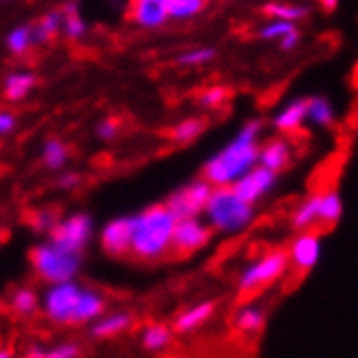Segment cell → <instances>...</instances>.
<instances>
[{
  "instance_id": "cell-1",
  "label": "cell",
  "mask_w": 358,
  "mask_h": 358,
  "mask_svg": "<svg viewBox=\"0 0 358 358\" xmlns=\"http://www.w3.org/2000/svg\"><path fill=\"white\" fill-rule=\"evenodd\" d=\"M259 133L261 122L245 124L224 150H220L215 157H210L204 163V178L215 187H224L237 182L252 167H257L261 155Z\"/></svg>"
},
{
  "instance_id": "cell-2",
  "label": "cell",
  "mask_w": 358,
  "mask_h": 358,
  "mask_svg": "<svg viewBox=\"0 0 358 358\" xmlns=\"http://www.w3.org/2000/svg\"><path fill=\"white\" fill-rule=\"evenodd\" d=\"M133 255L139 259H159L172 248L174 228L178 217L170 210V206H152L143 213L133 217Z\"/></svg>"
},
{
  "instance_id": "cell-3",
  "label": "cell",
  "mask_w": 358,
  "mask_h": 358,
  "mask_svg": "<svg viewBox=\"0 0 358 358\" xmlns=\"http://www.w3.org/2000/svg\"><path fill=\"white\" fill-rule=\"evenodd\" d=\"M206 222L220 233H239L255 220V204L243 200L233 185L215 187L204 208Z\"/></svg>"
},
{
  "instance_id": "cell-4",
  "label": "cell",
  "mask_w": 358,
  "mask_h": 358,
  "mask_svg": "<svg viewBox=\"0 0 358 358\" xmlns=\"http://www.w3.org/2000/svg\"><path fill=\"white\" fill-rule=\"evenodd\" d=\"M31 263L39 278L46 282H66L72 280L80 269V252H72L55 241H48L31 250Z\"/></svg>"
},
{
  "instance_id": "cell-5",
  "label": "cell",
  "mask_w": 358,
  "mask_h": 358,
  "mask_svg": "<svg viewBox=\"0 0 358 358\" xmlns=\"http://www.w3.org/2000/svg\"><path fill=\"white\" fill-rule=\"evenodd\" d=\"M291 263L289 252L285 250H271L265 257H261L257 263H252L239 278V291L241 293H255L271 282H276L287 271Z\"/></svg>"
},
{
  "instance_id": "cell-6",
  "label": "cell",
  "mask_w": 358,
  "mask_h": 358,
  "mask_svg": "<svg viewBox=\"0 0 358 358\" xmlns=\"http://www.w3.org/2000/svg\"><path fill=\"white\" fill-rule=\"evenodd\" d=\"M83 287L72 280L55 282L44 296V313L55 324H74V313L83 296Z\"/></svg>"
},
{
  "instance_id": "cell-7",
  "label": "cell",
  "mask_w": 358,
  "mask_h": 358,
  "mask_svg": "<svg viewBox=\"0 0 358 358\" xmlns=\"http://www.w3.org/2000/svg\"><path fill=\"white\" fill-rule=\"evenodd\" d=\"M215 185L208 182L206 178L202 180H194L185 185L178 192H174L170 198H167V206H170L172 213L178 217V220H185V217H198L200 213H204V208L208 204V198L213 194Z\"/></svg>"
},
{
  "instance_id": "cell-8",
  "label": "cell",
  "mask_w": 358,
  "mask_h": 358,
  "mask_svg": "<svg viewBox=\"0 0 358 358\" xmlns=\"http://www.w3.org/2000/svg\"><path fill=\"white\" fill-rule=\"evenodd\" d=\"M94 235V222L90 215L85 213H74L66 220H61L52 226L50 230V241H55L57 245L72 250V252H80L85 250L90 239Z\"/></svg>"
},
{
  "instance_id": "cell-9",
  "label": "cell",
  "mask_w": 358,
  "mask_h": 358,
  "mask_svg": "<svg viewBox=\"0 0 358 358\" xmlns=\"http://www.w3.org/2000/svg\"><path fill=\"white\" fill-rule=\"evenodd\" d=\"M210 224L200 222L198 217L178 220L172 237V250L176 255H192L196 250H202L210 241Z\"/></svg>"
},
{
  "instance_id": "cell-10",
  "label": "cell",
  "mask_w": 358,
  "mask_h": 358,
  "mask_svg": "<svg viewBox=\"0 0 358 358\" xmlns=\"http://www.w3.org/2000/svg\"><path fill=\"white\" fill-rule=\"evenodd\" d=\"M276 176H278V172H273V170H269V167L259 163L257 167H252L248 174H243L237 182H233V189L243 200L257 204L261 198H265L273 189V185H276Z\"/></svg>"
},
{
  "instance_id": "cell-11",
  "label": "cell",
  "mask_w": 358,
  "mask_h": 358,
  "mask_svg": "<svg viewBox=\"0 0 358 358\" xmlns=\"http://www.w3.org/2000/svg\"><path fill=\"white\" fill-rule=\"evenodd\" d=\"M133 230H135L133 217H117L109 222L100 235L102 250L111 257L129 255V252H133Z\"/></svg>"
},
{
  "instance_id": "cell-12",
  "label": "cell",
  "mask_w": 358,
  "mask_h": 358,
  "mask_svg": "<svg viewBox=\"0 0 358 358\" xmlns=\"http://www.w3.org/2000/svg\"><path fill=\"white\" fill-rule=\"evenodd\" d=\"M320 255H322V241H320V235L315 233H304L300 237L293 239L291 243V250H289V257H291V265L296 267L298 271H310L315 265L320 261Z\"/></svg>"
},
{
  "instance_id": "cell-13",
  "label": "cell",
  "mask_w": 358,
  "mask_h": 358,
  "mask_svg": "<svg viewBox=\"0 0 358 358\" xmlns=\"http://www.w3.org/2000/svg\"><path fill=\"white\" fill-rule=\"evenodd\" d=\"M129 17L143 29H159L167 22L170 11L165 0H131Z\"/></svg>"
},
{
  "instance_id": "cell-14",
  "label": "cell",
  "mask_w": 358,
  "mask_h": 358,
  "mask_svg": "<svg viewBox=\"0 0 358 358\" xmlns=\"http://www.w3.org/2000/svg\"><path fill=\"white\" fill-rule=\"evenodd\" d=\"M306 117H308V100H293L273 117V126L282 133H289V131H296L298 126H302Z\"/></svg>"
},
{
  "instance_id": "cell-15",
  "label": "cell",
  "mask_w": 358,
  "mask_h": 358,
  "mask_svg": "<svg viewBox=\"0 0 358 358\" xmlns=\"http://www.w3.org/2000/svg\"><path fill=\"white\" fill-rule=\"evenodd\" d=\"M289 159H291V148L289 143L282 141V139H276V141H269L261 148V155H259V163L269 167L273 172H280L289 165Z\"/></svg>"
},
{
  "instance_id": "cell-16",
  "label": "cell",
  "mask_w": 358,
  "mask_h": 358,
  "mask_svg": "<svg viewBox=\"0 0 358 358\" xmlns=\"http://www.w3.org/2000/svg\"><path fill=\"white\" fill-rule=\"evenodd\" d=\"M291 224L298 230H308L315 224H322V194L310 196L308 200H304L296 208V213H293Z\"/></svg>"
},
{
  "instance_id": "cell-17",
  "label": "cell",
  "mask_w": 358,
  "mask_h": 358,
  "mask_svg": "<svg viewBox=\"0 0 358 358\" xmlns=\"http://www.w3.org/2000/svg\"><path fill=\"white\" fill-rule=\"evenodd\" d=\"M213 310H215L213 302H200V304H196L192 308H187L180 315V317L176 320V330L178 332H192V330H196L198 326H202L210 317V315H213Z\"/></svg>"
},
{
  "instance_id": "cell-18",
  "label": "cell",
  "mask_w": 358,
  "mask_h": 358,
  "mask_svg": "<svg viewBox=\"0 0 358 358\" xmlns=\"http://www.w3.org/2000/svg\"><path fill=\"white\" fill-rule=\"evenodd\" d=\"M35 87V76L31 72H13L5 78V96L11 102L24 100Z\"/></svg>"
},
{
  "instance_id": "cell-19",
  "label": "cell",
  "mask_w": 358,
  "mask_h": 358,
  "mask_svg": "<svg viewBox=\"0 0 358 358\" xmlns=\"http://www.w3.org/2000/svg\"><path fill=\"white\" fill-rule=\"evenodd\" d=\"M102 310H104V302H102V298H100V293L85 289V291H83L80 300H78L76 313H74V324L92 322V320L98 317V315H100Z\"/></svg>"
},
{
  "instance_id": "cell-20",
  "label": "cell",
  "mask_w": 358,
  "mask_h": 358,
  "mask_svg": "<svg viewBox=\"0 0 358 358\" xmlns=\"http://www.w3.org/2000/svg\"><path fill=\"white\" fill-rule=\"evenodd\" d=\"M129 326H131V315L115 313V315H109V317H102L100 322H96L94 328H92V334L100 336V339H107V336L120 334L122 330H126Z\"/></svg>"
},
{
  "instance_id": "cell-21",
  "label": "cell",
  "mask_w": 358,
  "mask_h": 358,
  "mask_svg": "<svg viewBox=\"0 0 358 358\" xmlns=\"http://www.w3.org/2000/svg\"><path fill=\"white\" fill-rule=\"evenodd\" d=\"M33 44H35V31H33V27H27V24L15 27L7 35V48H9L11 55H17V57L24 55Z\"/></svg>"
},
{
  "instance_id": "cell-22",
  "label": "cell",
  "mask_w": 358,
  "mask_h": 358,
  "mask_svg": "<svg viewBox=\"0 0 358 358\" xmlns=\"http://www.w3.org/2000/svg\"><path fill=\"white\" fill-rule=\"evenodd\" d=\"M63 33H66L68 39H80V37H85V33H87L85 20L80 17L78 7L74 3L63 7Z\"/></svg>"
},
{
  "instance_id": "cell-23",
  "label": "cell",
  "mask_w": 358,
  "mask_h": 358,
  "mask_svg": "<svg viewBox=\"0 0 358 358\" xmlns=\"http://www.w3.org/2000/svg\"><path fill=\"white\" fill-rule=\"evenodd\" d=\"M61 27H63V13H59V11L46 13L33 27V31H35V44H44V41L52 39L61 31Z\"/></svg>"
},
{
  "instance_id": "cell-24",
  "label": "cell",
  "mask_w": 358,
  "mask_h": 358,
  "mask_svg": "<svg viewBox=\"0 0 358 358\" xmlns=\"http://www.w3.org/2000/svg\"><path fill=\"white\" fill-rule=\"evenodd\" d=\"M165 3L174 20H189L206 9V0H165Z\"/></svg>"
},
{
  "instance_id": "cell-25",
  "label": "cell",
  "mask_w": 358,
  "mask_h": 358,
  "mask_svg": "<svg viewBox=\"0 0 358 358\" xmlns=\"http://www.w3.org/2000/svg\"><path fill=\"white\" fill-rule=\"evenodd\" d=\"M263 324H265V315L257 306L241 308L235 317V328H239L241 332H259L263 328Z\"/></svg>"
},
{
  "instance_id": "cell-26",
  "label": "cell",
  "mask_w": 358,
  "mask_h": 358,
  "mask_svg": "<svg viewBox=\"0 0 358 358\" xmlns=\"http://www.w3.org/2000/svg\"><path fill=\"white\" fill-rule=\"evenodd\" d=\"M308 120L315 126H330L334 122L332 104L326 98H308Z\"/></svg>"
},
{
  "instance_id": "cell-27",
  "label": "cell",
  "mask_w": 358,
  "mask_h": 358,
  "mask_svg": "<svg viewBox=\"0 0 358 358\" xmlns=\"http://www.w3.org/2000/svg\"><path fill=\"white\" fill-rule=\"evenodd\" d=\"M343 215V202L336 192L322 194V224L332 226L341 220Z\"/></svg>"
},
{
  "instance_id": "cell-28",
  "label": "cell",
  "mask_w": 358,
  "mask_h": 358,
  "mask_svg": "<svg viewBox=\"0 0 358 358\" xmlns=\"http://www.w3.org/2000/svg\"><path fill=\"white\" fill-rule=\"evenodd\" d=\"M206 129L204 120H198V117H189V120H182L176 129L172 131V139L176 143H189L194 141L202 131Z\"/></svg>"
},
{
  "instance_id": "cell-29",
  "label": "cell",
  "mask_w": 358,
  "mask_h": 358,
  "mask_svg": "<svg viewBox=\"0 0 358 358\" xmlns=\"http://www.w3.org/2000/svg\"><path fill=\"white\" fill-rule=\"evenodd\" d=\"M170 339H172L170 330H167L165 326L155 324V326H148V328H145L141 343H143V348H145V350L159 352V350H163L167 343H170Z\"/></svg>"
},
{
  "instance_id": "cell-30",
  "label": "cell",
  "mask_w": 358,
  "mask_h": 358,
  "mask_svg": "<svg viewBox=\"0 0 358 358\" xmlns=\"http://www.w3.org/2000/svg\"><path fill=\"white\" fill-rule=\"evenodd\" d=\"M269 17H276V20H289V22H298L302 20L308 9L306 7H298V5H285V3H271V5H265L263 9Z\"/></svg>"
},
{
  "instance_id": "cell-31",
  "label": "cell",
  "mask_w": 358,
  "mask_h": 358,
  "mask_svg": "<svg viewBox=\"0 0 358 358\" xmlns=\"http://www.w3.org/2000/svg\"><path fill=\"white\" fill-rule=\"evenodd\" d=\"M68 161V148L63 145L59 139H50L46 145H44V163L50 170H59L63 167Z\"/></svg>"
},
{
  "instance_id": "cell-32",
  "label": "cell",
  "mask_w": 358,
  "mask_h": 358,
  "mask_svg": "<svg viewBox=\"0 0 358 358\" xmlns=\"http://www.w3.org/2000/svg\"><path fill=\"white\" fill-rule=\"evenodd\" d=\"M11 306L17 315H33L35 306H37V298L31 289H20L13 293V300H11Z\"/></svg>"
},
{
  "instance_id": "cell-33",
  "label": "cell",
  "mask_w": 358,
  "mask_h": 358,
  "mask_svg": "<svg viewBox=\"0 0 358 358\" xmlns=\"http://www.w3.org/2000/svg\"><path fill=\"white\" fill-rule=\"evenodd\" d=\"M293 31H296V22H289V20H276V17H273V22L265 24L259 35L263 39H282L285 35H289Z\"/></svg>"
},
{
  "instance_id": "cell-34",
  "label": "cell",
  "mask_w": 358,
  "mask_h": 358,
  "mask_svg": "<svg viewBox=\"0 0 358 358\" xmlns=\"http://www.w3.org/2000/svg\"><path fill=\"white\" fill-rule=\"evenodd\" d=\"M213 59H215V50L213 48H194V50H189V52H182L178 57V63H180V66L194 68V66H204V63L213 61Z\"/></svg>"
},
{
  "instance_id": "cell-35",
  "label": "cell",
  "mask_w": 358,
  "mask_h": 358,
  "mask_svg": "<svg viewBox=\"0 0 358 358\" xmlns=\"http://www.w3.org/2000/svg\"><path fill=\"white\" fill-rule=\"evenodd\" d=\"M226 98H228V90L222 85H215V87H208L206 92H202V96L198 98V104L202 109H215V107H222Z\"/></svg>"
},
{
  "instance_id": "cell-36",
  "label": "cell",
  "mask_w": 358,
  "mask_h": 358,
  "mask_svg": "<svg viewBox=\"0 0 358 358\" xmlns=\"http://www.w3.org/2000/svg\"><path fill=\"white\" fill-rule=\"evenodd\" d=\"M31 224L35 230H52V226L57 224V217L55 213H50V210H37V213L31 215Z\"/></svg>"
},
{
  "instance_id": "cell-37",
  "label": "cell",
  "mask_w": 358,
  "mask_h": 358,
  "mask_svg": "<svg viewBox=\"0 0 358 358\" xmlns=\"http://www.w3.org/2000/svg\"><path fill=\"white\" fill-rule=\"evenodd\" d=\"M78 354H80L78 345H74V343H63V345H57L55 350H50L48 352V358H74Z\"/></svg>"
},
{
  "instance_id": "cell-38",
  "label": "cell",
  "mask_w": 358,
  "mask_h": 358,
  "mask_svg": "<svg viewBox=\"0 0 358 358\" xmlns=\"http://www.w3.org/2000/svg\"><path fill=\"white\" fill-rule=\"evenodd\" d=\"M115 133H117V122L115 120H104L100 126H98V137L100 139H113L115 137Z\"/></svg>"
},
{
  "instance_id": "cell-39",
  "label": "cell",
  "mask_w": 358,
  "mask_h": 358,
  "mask_svg": "<svg viewBox=\"0 0 358 358\" xmlns=\"http://www.w3.org/2000/svg\"><path fill=\"white\" fill-rule=\"evenodd\" d=\"M300 44V35H298V31H293V33H289V35H285L282 39H280V48L282 50H293Z\"/></svg>"
},
{
  "instance_id": "cell-40",
  "label": "cell",
  "mask_w": 358,
  "mask_h": 358,
  "mask_svg": "<svg viewBox=\"0 0 358 358\" xmlns=\"http://www.w3.org/2000/svg\"><path fill=\"white\" fill-rule=\"evenodd\" d=\"M78 182H80V176H78L76 172H68V174H63V176L59 178V185H61L63 189H74Z\"/></svg>"
},
{
  "instance_id": "cell-41",
  "label": "cell",
  "mask_w": 358,
  "mask_h": 358,
  "mask_svg": "<svg viewBox=\"0 0 358 358\" xmlns=\"http://www.w3.org/2000/svg\"><path fill=\"white\" fill-rule=\"evenodd\" d=\"M13 129H15V117L11 113H3V115H0V133L7 135Z\"/></svg>"
},
{
  "instance_id": "cell-42",
  "label": "cell",
  "mask_w": 358,
  "mask_h": 358,
  "mask_svg": "<svg viewBox=\"0 0 358 358\" xmlns=\"http://www.w3.org/2000/svg\"><path fill=\"white\" fill-rule=\"evenodd\" d=\"M320 3H322V7H324L326 11H334L336 5H339V0H320Z\"/></svg>"
}]
</instances>
